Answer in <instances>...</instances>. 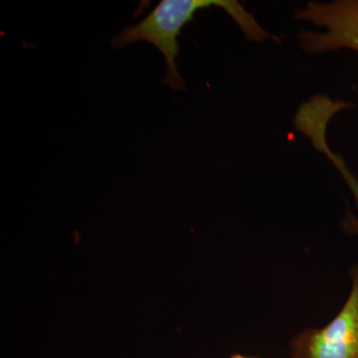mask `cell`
Here are the masks:
<instances>
[{"instance_id":"6da1fadb","label":"cell","mask_w":358,"mask_h":358,"mask_svg":"<svg viewBox=\"0 0 358 358\" xmlns=\"http://www.w3.org/2000/svg\"><path fill=\"white\" fill-rule=\"evenodd\" d=\"M210 7L225 11L249 41L265 43L271 40L279 43V38L264 29L255 17L236 0H162L138 24L124 28L115 35L112 45L119 49L141 41L154 45L166 60L164 84L176 91H185V80L176 64L180 50L178 38L181 30L194 18L197 11Z\"/></svg>"},{"instance_id":"7a4b0ae2","label":"cell","mask_w":358,"mask_h":358,"mask_svg":"<svg viewBox=\"0 0 358 358\" xmlns=\"http://www.w3.org/2000/svg\"><path fill=\"white\" fill-rule=\"evenodd\" d=\"M296 21L310 23L324 31L300 30L299 46L308 55H322L348 49L358 53V0L308 1L294 11Z\"/></svg>"},{"instance_id":"3957f363","label":"cell","mask_w":358,"mask_h":358,"mask_svg":"<svg viewBox=\"0 0 358 358\" xmlns=\"http://www.w3.org/2000/svg\"><path fill=\"white\" fill-rule=\"evenodd\" d=\"M350 277L352 288L338 315L322 329L296 334L289 358H358V264Z\"/></svg>"},{"instance_id":"277c9868","label":"cell","mask_w":358,"mask_h":358,"mask_svg":"<svg viewBox=\"0 0 358 358\" xmlns=\"http://www.w3.org/2000/svg\"><path fill=\"white\" fill-rule=\"evenodd\" d=\"M317 148H317V150L326 154L327 159L333 162L334 166L338 169L339 173L343 176L346 185H348L350 192L352 193L353 199H355V205H357L358 210V178L352 173V171L348 169V166H346L343 157H341V155L334 154L333 150H331V148H329V145H327V141L326 143H322V145H320ZM346 215H348L345 219L346 227H348V230L352 231V233H355V234H357L358 236L357 216H355L350 210L348 212Z\"/></svg>"},{"instance_id":"5b68a950","label":"cell","mask_w":358,"mask_h":358,"mask_svg":"<svg viewBox=\"0 0 358 358\" xmlns=\"http://www.w3.org/2000/svg\"><path fill=\"white\" fill-rule=\"evenodd\" d=\"M230 358H261L259 357H249V355H239V353H235V355H231Z\"/></svg>"}]
</instances>
